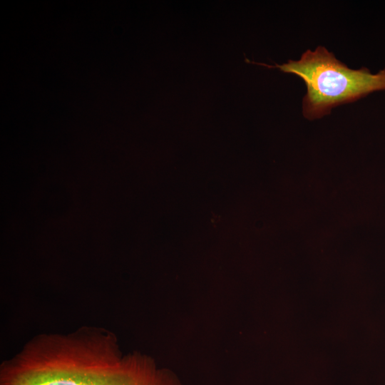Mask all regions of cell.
Listing matches in <instances>:
<instances>
[{"mask_svg": "<svg viewBox=\"0 0 385 385\" xmlns=\"http://www.w3.org/2000/svg\"><path fill=\"white\" fill-rule=\"evenodd\" d=\"M103 385H173L165 372L153 361L128 369L108 379Z\"/></svg>", "mask_w": 385, "mask_h": 385, "instance_id": "cell-2", "label": "cell"}, {"mask_svg": "<svg viewBox=\"0 0 385 385\" xmlns=\"http://www.w3.org/2000/svg\"><path fill=\"white\" fill-rule=\"evenodd\" d=\"M245 61L269 68H277L284 73L297 75L305 83L307 93L303 98L302 112L305 118L315 119L346 103L368 94L385 91V68L372 73L366 68L351 69L323 46L307 50L297 61L268 65Z\"/></svg>", "mask_w": 385, "mask_h": 385, "instance_id": "cell-1", "label": "cell"}]
</instances>
